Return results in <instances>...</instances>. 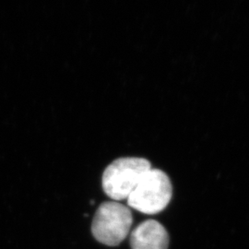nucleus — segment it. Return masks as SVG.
<instances>
[{
    "instance_id": "obj_1",
    "label": "nucleus",
    "mask_w": 249,
    "mask_h": 249,
    "mask_svg": "<svg viewBox=\"0 0 249 249\" xmlns=\"http://www.w3.org/2000/svg\"><path fill=\"white\" fill-rule=\"evenodd\" d=\"M151 169L144 158H119L109 164L103 175V187L107 196L119 201L127 199L143 176Z\"/></svg>"
},
{
    "instance_id": "obj_2",
    "label": "nucleus",
    "mask_w": 249,
    "mask_h": 249,
    "mask_svg": "<svg viewBox=\"0 0 249 249\" xmlns=\"http://www.w3.org/2000/svg\"><path fill=\"white\" fill-rule=\"evenodd\" d=\"M172 191L168 176L161 170L151 168L127 197V204L142 213H158L169 203Z\"/></svg>"
},
{
    "instance_id": "obj_3",
    "label": "nucleus",
    "mask_w": 249,
    "mask_h": 249,
    "mask_svg": "<svg viewBox=\"0 0 249 249\" xmlns=\"http://www.w3.org/2000/svg\"><path fill=\"white\" fill-rule=\"evenodd\" d=\"M132 221V214L127 207L117 201H108L96 211L91 231L102 244L117 246L126 237Z\"/></svg>"
},
{
    "instance_id": "obj_4",
    "label": "nucleus",
    "mask_w": 249,
    "mask_h": 249,
    "mask_svg": "<svg viewBox=\"0 0 249 249\" xmlns=\"http://www.w3.org/2000/svg\"><path fill=\"white\" fill-rule=\"evenodd\" d=\"M130 244L132 249H167L169 236L160 223L148 220L135 228Z\"/></svg>"
}]
</instances>
